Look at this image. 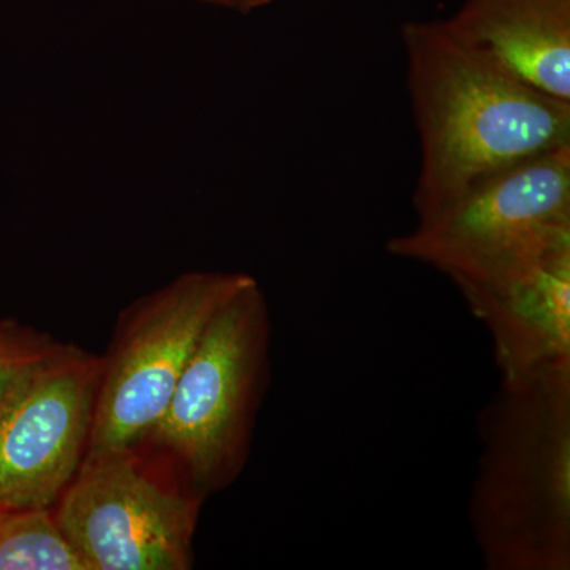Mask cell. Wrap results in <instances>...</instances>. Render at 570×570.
<instances>
[{"mask_svg":"<svg viewBox=\"0 0 570 570\" xmlns=\"http://www.w3.org/2000/svg\"><path fill=\"white\" fill-rule=\"evenodd\" d=\"M401 33L420 141L419 219L498 171L570 145V102L532 88L449 21L407 22Z\"/></svg>","mask_w":570,"mask_h":570,"instance_id":"cell-1","label":"cell"},{"mask_svg":"<svg viewBox=\"0 0 570 570\" xmlns=\"http://www.w3.org/2000/svg\"><path fill=\"white\" fill-rule=\"evenodd\" d=\"M272 318L249 276L198 341L164 417L138 448L149 449L202 497L225 490L249 459L269 381Z\"/></svg>","mask_w":570,"mask_h":570,"instance_id":"cell-3","label":"cell"},{"mask_svg":"<svg viewBox=\"0 0 570 570\" xmlns=\"http://www.w3.org/2000/svg\"><path fill=\"white\" fill-rule=\"evenodd\" d=\"M570 245V145L475 183L390 254L433 266L460 292L485 287Z\"/></svg>","mask_w":570,"mask_h":570,"instance_id":"cell-4","label":"cell"},{"mask_svg":"<svg viewBox=\"0 0 570 570\" xmlns=\"http://www.w3.org/2000/svg\"><path fill=\"white\" fill-rule=\"evenodd\" d=\"M461 295L490 330L504 381L570 370V245Z\"/></svg>","mask_w":570,"mask_h":570,"instance_id":"cell-8","label":"cell"},{"mask_svg":"<svg viewBox=\"0 0 570 570\" xmlns=\"http://www.w3.org/2000/svg\"><path fill=\"white\" fill-rule=\"evenodd\" d=\"M469 523L489 570L570 569V370L504 381L478 419Z\"/></svg>","mask_w":570,"mask_h":570,"instance_id":"cell-2","label":"cell"},{"mask_svg":"<svg viewBox=\"0 0 570 570\" xmlns=\"http://www.w3.org/2000/svg\"><path fill=\"white\" fill-rule=\"evenodd\" d=\"M448 21L532 88L570 102V0H464Z\"/></svg>","mask_w":570,"mask_h":570,"instance_id":"cell-9","label":"cell"},{"mask_svg":"<svg viewBox=\"0 0 570 570\" xmlns=\"http://www.w3.org/2000/svg\"><path fill=\"white\" fill-rule=\"evenodd\" d=\"M102 358L58 343L0 417V508L52 509L91 434Z\"/></svg>","mask_w":570,"mask_h":570,"instance_id":"cell-7","label":"cell"},{"mask_svg":"<svg viewBox=\"0 0 570 570\" xmlns=\"http://www.w3.org/2000/svg\"><path fill=\"white\" fill-rule=\"evenodd\" d=\"M200 2L213 3V6L225 7V9L247 11L261 9V7L268 6L275 0H200Z\"/></svg>","mask_w":570,"mask_h":570,"instance_id":"cell-12","label":"cell"},{"mask_svg":"<svg viewBox=\"0 0 570 570\" xmlns=\"http://www.w3.org/2000/svg\"><path fill=\"white\" fill-rule=\"evenodd\" d=\"M0 570H86L52 509L0 508Z\"/></svg>","mask_w":570,"mask_h":570,"instance_id":"cell-10","label":"cell"},{"mask_svg":"<svg viewBox=\"0 0 570 570\" xmlns=\"http://www.w3.org/2000/svg\"><path fill=\"white\" fill-rule=\"evenodd\" d=\"M56 346L58 341L50 335L13 318H0V417Z\"/></svg>","mask_w":570,"mask_h":570,"instance_id":"cell-11","label":"cell"},{"mask_svg":"<svg viewBox=\"0 0 570 570\" xmlns=\"http://www.w3.org/2000/svg\"><path fill=\"white\" fill-rule=\"evenodd\" d=\"M249 276L183 273L122 309L100 367L88 450L138 448L151 436L206 326Z\"/></svg>","mask_w":570,"mask_h":570,"instance_id":"cell-5","label":"cell"},{"mask_svg":"<svg viewBox=\"0 0 570 570\" xmlns=\"http://www.w3.org/2000/svg\"><path fill=\"white\" fill-rule=\"evenodd\" d=\"M163 471L140 448L86 450L52 508L86 570L193 569L205 497L168 483Z\"/></svg>","mask_w":570,"mask_h":570,"instance_id":"cell-6","label":"cell"}]
</instances>
